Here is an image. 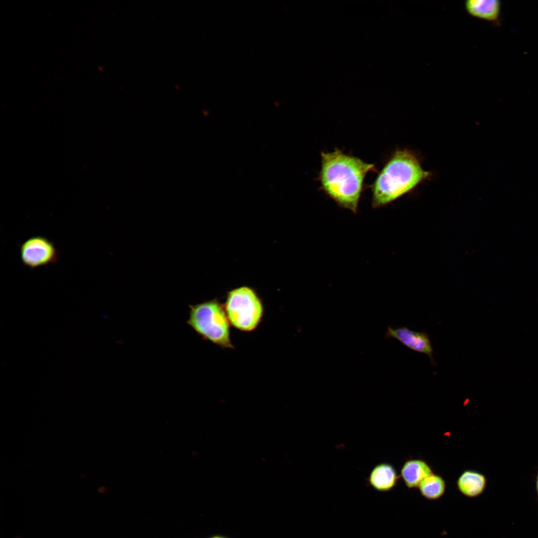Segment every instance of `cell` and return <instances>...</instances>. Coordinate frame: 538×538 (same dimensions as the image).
I'll return each instance as SVG.
<instances>
[{"mask_svg": "<svg viewBox=\"0 0 538 538\" xmlns=\"http://www.w3.org/2000/svg\"><path fill=\"white\" fill-rule=\"evenodd\" d=\"M321 157L320 189L340 207L356 213L365 177L376 170L375 165L337 148L321 152Z\"/></svg>", "mask_w": 538, "mask_h": 538, "instance_id": "1", "label": "cell"}, {"mask_svg": "<svg viewBox=\"0 0 538 538\" xmlns=\"http://www.w3.org/2000/svg\"><path fill=\"white\" fill-rule=\"evenodd\" d=\"M536 490L538 495V471L536 478Z\"/></svg>", "mask_w": 538, "mask_h": 538, "instance_id": "12", "label": "cell"}, {"mask_svg": "<svg viewBox=\"0 0 538 538\" xmlns=\"http://www.w3.org/2000/svg\"><path fill=\"white\" fill-rule=\"evenodd\" d=\"M187 324L203 340L225 349H234L230 323L224 307L217 300L189 305Z\"/></svg>", "mask_w": 538, "mask_h": 538, "instance_id": "3", "label": "cell"}, {"mask_svg": "<svg viewBox=\"0 0 538 538\" xmlns=\"http://www.w3.org/2000/svg\"><path fill=\"white\" fill-rule=\"evenodd\" d=\"M386 338H394L411 350L426 354L433 365H436L433 357L434 352L429 335L426 331H415L406 326L393 328L388 326L385 334Z\"/></svg>", "mask_w": 538, "mask_h": 538, "instance_id": "6", "label": "cell"}, {"mask_svg": "<svg viewBox=\"0 0 538 538\" xmlns=\"http://www.w3.org/2000/svg\"><path fill=\"white\" fill-rule=\"evenodd\" d=\"M417 488L424 498L436 500L444 495L446 484L442 477L432 473L422 480Z\"/></svg>", "mask_w": 538, "mask_h": 538, "instance_id": "11", "label": "cell"}, {"mask_svg": "<svg viewBox=\"0 0 538 538\" xmlns=\"http://www.w3.org/2000/svg\"><path fill=\"white\" fill-rule=\"evenodd\" d=\"M399 476L394 466L382 463L375 466L366 479L368 485L380 492L392 490L397 485Z\"/></svg>", "mask_w": 538, "mask_h": 538, "instance_id": "7", "label": "cell"}, {"mask_svg": "<svg viewBox=\"0 0 538 538\" xmlns=\"http://www.w3.org/2000/svg\"><path fill=\"white\" fill-rule=\"evenodd\" d=\"M432 473L427 463L420 459L406 461L401 469L402 479L409 489L417 488L422 480Z\"/></svg>", "mask_w": 538, "mask_h": 538, "instance_id": "9", "label": "cell"}, {"mask_svg": "<svg viewBox=\"0 0 538 538\" xmlns=\"http://www.w3.org/2000/svg\"><path fill=\"white\" fill-rule=\"evenodd\" d=\"M221 538V537H214V538Z\"/></svg>", "mask_w": 538, "mask_h": 538, "instance_id": "13", "label": "cell"}, {"mask_svg": "<svg viewBox=\"0 0 538 538\" xmlns=\"http://www.w3.org/2000/svg\"><path fill=\"white\" fill-rule=\"evenodd\" d=\"M19 251L22 264L31 269L56 264L59 259L55 243L43 236L28 238L19 246Z\"/></svg>", "mask_w": 538, "mask_h": 538, "instance_id": "5", "label": "cell"}, {"mask_svg": "<svg viewBox=\"0 0 538 538\" xmlns=\"http://www.w3.org/2000/svg\"><path fill=\"white\" fill-rule=\"evenodd\" d=\"M429 175L411 152L406 149L396 151L371 186L373 207L379 208L395 201Z\"/></svg>", "mask_w": 538, "mask_h": 538, "instance_id": "2", "label": "cell"}, {"mask_svg": "<svg viewBox=\"0 0 538 538\" xmlns=\"http://www.w3.org/2000/svg\"><path fill=\"white\" fill-rule=\"evenodd\" d=\"M487 483V479L483 474L467 470L460 475L456 484L462 494L468 498H475L484 492Z\"/></svg>", "mask_w": 538, "mask_h": 538, "instance_id": "8", "label": "cell"}, {"mask_svg": "<svg viewBox=\"0 0 538 538\" xmlns=\"http://www.w3.org/2000/svg\"><path fill=\"white\" fill-rule=\"evenodd\" d=\"M224 308L230 324L241 331L256 330L262 321V302L252 288L242 286L228 293Z\"/></svg>", "mask_w": 538, "mask_h": 538, "instance_id": "4", "label": "cell"}, {"mask_svg": "<svg viewBox=\"0 0 538 538\" xmlns=\"http://www.w3.org/2000/svg\"><path fill=\"white\" fill-rule=\"evenodd\" d=\"M464 6L470 15L490 21L498 20L501 10L498 0H467Z\"/></svg>", "mask_w": 538, "mask_h": 538, "instance_id": "10", "label": "cell"}]
</instances>
